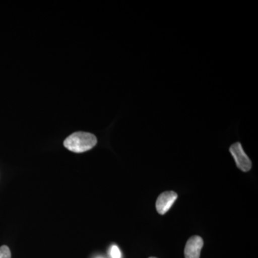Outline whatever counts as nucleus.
<instances>
[{"instance_id":"nucleus-1","label":"nucleus","mask_w":258,"mask_h":258,"mask_svg":"<svg viewBox=\"0 0 258 258\" xmlns=\"http://www.w3.org/2000/svg\"><path fill=\"white\" fill-rule=\"evenodd\" d=\"M97 144L96 136L87 132H76L70 135L63 144L66 149L75 153H83L93 149Z\"/></svg>"},{"instance_id":"nucleus-2","label":"nucleus","mask_w":258,"mask_h":258,"mask_svg":"<svg viewBox=\"0 0 258 258\" xmlns=\"http://www.w3.org/2000/svg\"><path fill=\"white\" fill-rule=\"evenodd\" d=\"M230 152L235 159L236 165L238 169L243 172H247L250 170L252 168V162L244 152L242 144L240 142H236L231 145Z\"/></svg>"},{"instance_id":"nucleus-3","label":"nucleus","mask_w":258,"mask_h":258,"mask_svg":"<svg viewBox=\"0 0 258 258\" xmlns=\"http://www.w3.org/2000/svg\"><path fill=\"white\" fill-rule=\"evenodd\" d=\"M177 198L178 195L175 191H168L161 193L156 203V208L158 213L161 215H165L175 203Z\"/></svg>"},{"instance_id":"nucleus-4","label":"nucleus","mask_w":258,"mask_h":258,"mask_svg":"<svg viewBox=\"0 0 258 258\" xmlns=\"http://www.w3.org/2000/svg\"><path fill=\"white\" fill-rule=\"evenodd\" d=\"M204 242L200 236L195 235L190 237L184 249L185 258H200Z\"/></svg>"},{"instance_id":"nucleus-5","label":"nucleus","mask_w":258,"mask_h":258,"mask_svg":"<svg viewBox=\"0 0 258 258\" xmlns=\"http://www.w3.org/2000/svg\"><path fill=\"white\" fill-rule=\"evenodd\" d=\"M110 256L111 258H121V252L118 246L115 244L111 246L110 249Z\"/></svg>"},{"instance_id":"nucleus-6","label":"nucleus","mask_w":258,"mask_h":258,"mask_svg":"<svg viewBox=\"0 0 258 258\" xmlns=\"http://www.w3.org/2000/svg\"><path fill=\"white\" fill-rule=\"evenodd\" d=\"M0 258H11V252L8 246L3 245L0 247Z\"/></svg>"},{"instance_id":"nucleus-7","label":"nucleus","mask_w":258,"mask_h":258,"mask_svg":"<svg viewBox=\"0 0 258 258\" xmlns=\"http://www.w3.org/2000/svg\"><path fill=\"white\" fill-rule=\"evenodd\" d=\"M149 258H157V257H149Z\"/></svg>"},{"instance_id":"nucleus-8","label":"nucleus","mask_w":258,"mask_h":258,"mask_svg":"<svg viewBox=\"0 0 258 258\" xmlns=\"http://www.w3.org/2000/svg\"><path fill=\"white\" fill-rule=\"evenodd\" d=\"M97 258H103V257H97Z\"/></svg>"}]
</instances>
